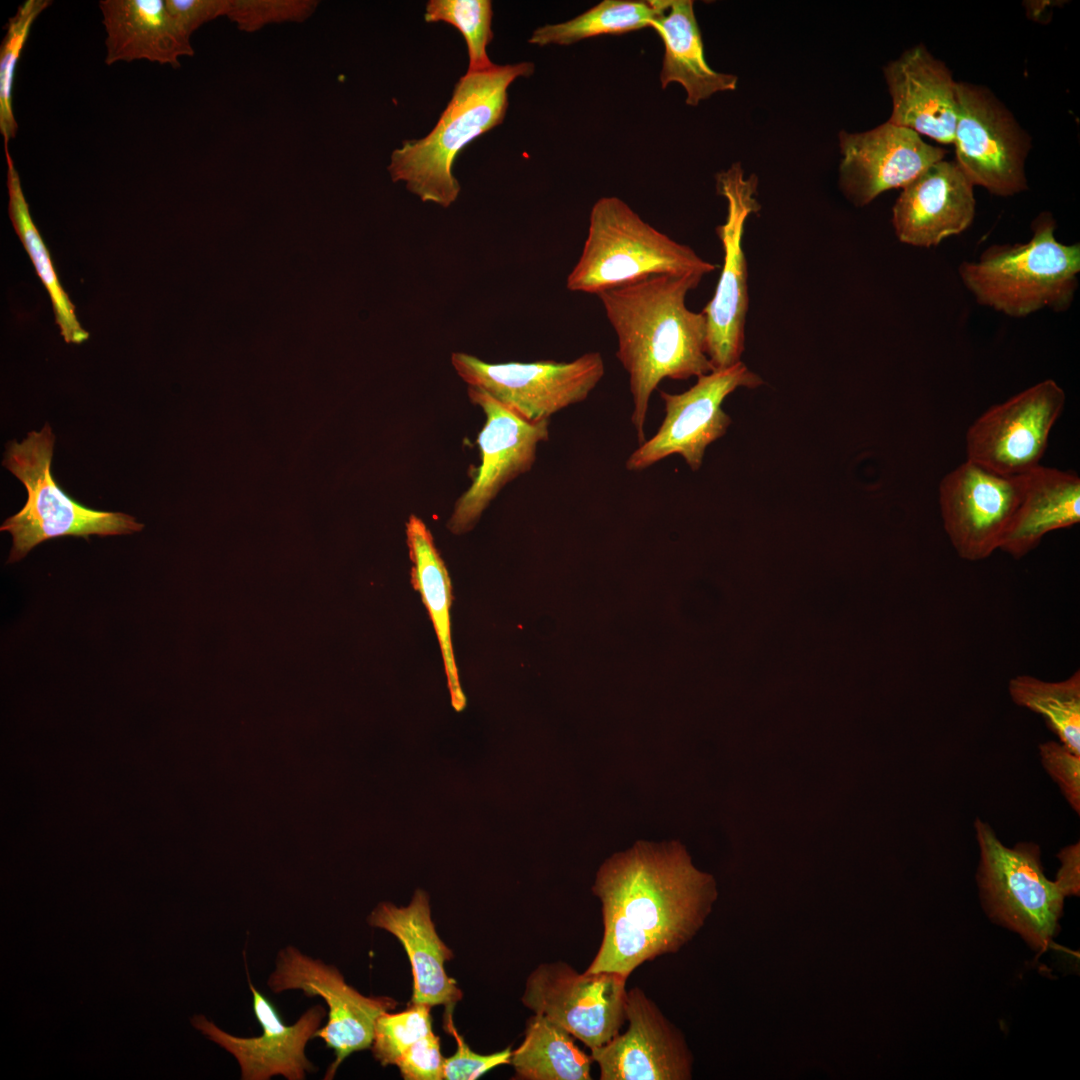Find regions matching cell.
Returning a JSON list of instances; mask_svg holds the SVG:
<instances>
[{"label":"cell","mask_w":1080,"mask_h":1080,"mask_svg":"<svg viewBox=\"0 0 1080 1080\" xmlns=\"http://www.w3.org/2000/svg\"><path fill=\"white\" fill-rule=\"evenodd\" d=\"M453 1008L446 1007L444 1029L456 1040L457 1050L451 1057L444 1058L443 1079L473 1080L497 1066L510 1063L512 1053L510 1047L489 1055H481L472 1051L453 1023Z\"/></svg>","instance_id":"cell-35"},{"label":"cell","mask_w":1080,"mask_h":1080,"mask_svg":"<svg viewBox=\"0 0 1080 1080\" xmlns=\"http://www.w3.org/2000/svg\"><path fill=\"white\" fill-rule=\"evenodd\" d=\"M468 397L486 421L477 438L481 463L447 522L456 535L471 530L499 491L531 469L539 443L549 437V420L527 421L479 388L468 387Z\"/></svg>","instance_id":"cell-16"},{"label":"cell","mask_w":1080,"mask_h":1080,"mask_svg":"<svg viewBox=\"0 0 1080 1080\" xmlns=\"http://www.w3.org/2000/svg\"><path fill=\"white\" fill-rule=\"evenodd\" d=\"M1012 701L1041 715L1065 747L1080 755V672L1050 682L1019 675L1008 684Z\"/></svg>","instance_id":"cell-30"},{"label":"cell","mask_w":1080,"mask_h":1080,"mask_svg":"<svg viewBox=\"0 0 1080 1080\" xmlns=\"http://www.w3.org/2000/svg\"><path fill=\"white\" fill-rule=\"evenodd\" d=\"M615 972L579 973L558 961L538 965L521 1001L568 1031L590 1050L612 1040L626 1022V982Z\"/></svg>","instance_id":"cell-11"},{"label":"cell","mask_w":1080,"mask_h":1080,"mask_svg":"<svg viewBox=\"0 0 1080 1080\" xmlns=\"http://www.w3.org/2000/svg\"><path fill=\"white\" fill-rule=\"evenodd\" d=\"M956 162L973 185L1008 197L1028 189V134L987 88L956 82Z\"/></svg>","instance_id":"cell-10"},{"label":"cell","mask_w":1080,"mask_h":1080,"mask_svg":"<svg viewBox=\"0 0 1080 1080\" xmlns=\"http://www.w3.org/2000/svg\"><path fill=\"white\" fill-rule=\"evenodd\" d=\"M532 62L495 65L467 73L454 86L452 97L432 131L424 138L405 140L390 158L394 182L423 202L444 208L458 198L460 184L452 173L459 152L477 137L500 125L508 108V88L519 77H530Z\"/></svg>","instance_id":"cell-3"},{"label":"cell","mask_w":1080,"mask_h":1080,"mask_svg":"<svg viewBox=\"0 0 1080 1080\" xmlns=\"http://www.w3.org/2000/svg\"><path fill=\"white\" fill-rule=\"evenodd\" d=\"M443 1064L440 1038L431 1032L411 1045L396 1066L406 1080H441Z\"/></svg>","instance_id":"cell-37"},{"label":"cell","mask_w":1080,"mask_h":1080,"mask_svg":"<svg viewBox=\"0 0 1080 1080\" xmlns=\"http://www.w3.org/2000/svg\"><path fill=\"white\" fill-rule=\"evenodd\" d=\"M451 364L468 387L479 388L521 418L538 422L584 401L605 373L599 352H588L570 362L489 363L453 352Z\"/></svg>","instance_id":"cell-8"},{"label":"cell","mask_w":1080,"mask_h":1080,"mask_svg":"<svg viewBox=\"0 0 1080 1080\" xmlns=\"http://www.w3.org/2000/svg\"><path fill=\"white\" fill-rule=\"evenodd\" d=\"M105 28V63L148 60L180 66V58L193 55L190 38L170 17L165 0H101Z\"/></svg>","instance_id":"cell-23"},{"label":"cell","mask_w":1080,"mask_h":1080,"mask_svg":"<svg viewBox=\"0 0 1080 1080\" xmlns=\"http://www.w3.org/2000/svg\"><path fill=\"white\" fill-rule=\"evenodd\" d=\"M716 267L645 222L622 199L605 196L592 206L587 237L566 287L597 295L653 275L704 276Z\"/></svg>","instance_id":"cell-5"},{"label":"cell","mask_w":1080,"mask_h":1080,"mask_svg":"<svg viewBox=\"0 0 1080 1080\" xmlns=\"http://www.w3.org/2000/svg\"><path fill=\"white\" fill-rule=\"evenodd\" d=\"M1066 403L1052 379L1038 382L982 413L966 432L967 459L1018 476L1040 465Z\"/></svg>","instance_id":"cell-13"},{"label":"cell","mask_w":1080,"mask_h":1080,"mask_svg":"<svg viewBox=\"0 0 1080 1080\" xmlns=\"http://www.w3.org/2000/svg\"><path fill=\"white\" fill-rule=\"evenodd\" d=\"M492 17L490 0H430L424 14L428 23L445 22L461 32L468 49L467 73L487 71L496 65L487 54L493 39Z\"/></svg>","instance_id":"cell-31"},{"label":"cell","mask_w":1080,"mask_h":1080,"mask_svg":"<svg viewBox=\"0 0 1080 1080\" xmlns=\"http://www.w3.org/2000/svg\"><path fill=\"white\" fill-rule=\"evenodd\" d=\"M54 441L52 429L46 423L40 431L29 432L22 442L7 444L3 466L27 490L24 507L0 528L12 536L8 562L22 559L48 539L126 535L144 527L128 514L90 509L65 493L51 472Z\"/></svg>","instance_id":"cell-6"},{"label":"cell","mask_w":1080,"mask_h":1080,"mask_svg":"<svg viewBox=\"0 0 1080 1080\" xmlns=\"http://www.w3.org/2000/svg\"><path fill=\"white\" fill-rule=\"evenodd\" d=\"M763 384L743 362L697 377L688 390L673 394L660 391L665 416L653 437L645 440L626 461L629 471H641L678 454L692 471L703 462L707 447L725 435L731 418L723 411L725 398L740 387Z\"/></svg>","instance_id":"cell-12"},{"label":"cell","mask_w":1080,"mask_h":1080,"mask_svg":"<svg viewBox=\"0 0 1080 1080\" xmlns=\"http://www.w3.org/2000/svg\"><path fill=\"white\" fill-rule=\"evenodd\" d=\"M703 275H653L597 294L618 341L616 356L629 376L631 422L640 442L652 393L663 379L686 380L713 371L702 312L685 300Z\"/></svg>","instance_id":"cell-2"},{"label":"cell","mask_w":1080,"mask_h":1080,"mask_svg":"<svg viewBox=\"0 0 1080 1080\" xmlns=\"http://www.w3.org/2000/svg\"><path fill=\"white\" fill-rule=\"evenodd\" d=\"M248 983L254 1014L262 1029L260 1035H231L201 1014L190 1019L192 1026L235 1057L243 1080H268L277 1075L288 1080L305 1079L306 1073L315 1069L305 1055V1047L326 1016L324 1007L315 1005L294 1024L287 1025L273 1003L250 979Z\"/></svg>","instance_id":"cell-19"},{"label":"cell","mask_w":1080,"mask_h":1080,"mask_svg":"<svg viewBox=\"0 0 1080 1080\" xmlns=\"http://www.w3.org/2000/svg\"><path fill=\"white\" fill-rule=\"evenodd\" d=\"M1026 243L994 244L976 261H963L959 276L980 305L1014 318L1042 309L1068 310L1080 273V245L1056 239L1049 212L1032 222Z\"/></svg>","instance_id":"cell-4"},{"label":"cell","mask_w":1080,"mask_h":1080,"mask_svg":"<svg viewBox=\"0 0 1080 1080\" xmlns=\"http://www.w3.org/2000/svg\"><path fill=\"white\" fill-rule=\"evenodd\" d=\"M230 0H165L167 11L179 30L191 37L200 26L227 14Z\"/></svg>","instance_id":"cell-38"},{"label":"cell","mask_w":1080,"mask_h":1080,"mask_svg":"<svg viewBox=\"0 0 1080 1080\" xmlns=\"http://www.w3.org/2000/svg\"><path fill=\"white\" fill-rule=\"evenodd\" d=\"M883 72L892 99L888 122L953 144L957 100L949 68L919 44L889 62Z\"/></svg>","instance_id":"cell-21"},{"label":"cell","mask_w":1080,"mask_h":1080,"mask_svg":"<svg viewBox=\"0 0 1080 1080\" xmlns=\"http://www.w3.org/2000/svg\"><path fill=\"white\" fill-rule=\"evenodd\" d=\"M603 937L586 972L629 977L646 961L678 952L698 933L717 898L712 875L679 842H637L599 867L592 887Z\"/></svg>","instance_id":"cell-1"},{"label":"cell","mask_w":1080,"mask_h":1080,"mask_svg":"<svg viewBox=\"0 0 1080 1080\" xmlns=\"http://www.w3.org/2000/svg\"><path fill=\"white\" fill-rule=\"evenodd\" d=\"M659 8L656 0H603L577 17L536 28L528 42L538 46H567L607 34L650 27Z\"/></svg>","instance_id":"cell-29"},{"label":"cell","mask_w":1080,"mask_h":1080,"mask_svg":"<svg viewBox=\"0 0 1080 1080\" xmlns=\"http://www.w3.org/2000/svg\"><path fill=\"white\" fill-rule=\"evenodd\" d=\"M51 4L49 0H26L9 19L0 48V133L4 147L14 139L18 124L13 111L16 65L37 17Z\"/></svg>","instance_id":"cell-32"},{"label":"cell","mask_w":1080,"mask_h":1080,"mask_svg":"<svg viewBox=\"0 0 1080 1080\" xmlns=\"http://www.w3.org/2000/svg\"><path fill=\"white\" fill-rule=\"evenodd\" d=\"M980 860L977 880L990 917L1045 950L1059 930L1064 895L1043 872L1034 843L1005 846L992 827L974 822Z\"/></svg>","instance_id":"cell-7"},{"label":"cell","mask_w":1080,"mask_h":1080,"mask_svg":"<svg viewBox=\"0 0 1080 1080\" xmlns=\"http://www.w3.org/2000/svg\"><path fill=\"white\" fill-rule=\"evenodd\" d=\"M974 185L956 161L940 160L902 188L892 209L898 240L930 248L973 222Z\"/></svg>","instance_id":"cell-20"},{"label":"cell","mask_w":1080,"mask_h":1080,"mask_svg":"<svg viewBox=\"0 0 1080 1080\" xmlns=\"http://www.w3.org/2000/svg\"><path fill=\"white\" fill-rule=\"evenodd\" d=\"M1023 488V476L995 472L966 459L941 480L939 508L958 556L980 561L1000 548Z\"/></svg>","instance_id":"cell-15"},{"label":"cell","mask_w":1080,"mask_h":1080,"mask_svg":"<svg viewBox=\"0 0 1080 1080\" xmlns=\"http://www.w3.org/2000/svg\"><path fill=\"white\" fill-rule=\"evenodd\" d=\"M406 538L412 562L411 579L419 592L432 621L439 642L448 687L454 708L465 707V696L459 682L458 669L451 642V581L426 524L416 515L406 523Z\"/></svg>","instance_id":"cell-26"},{"label":"cell","mask_w":1080,"mask_h":1080,"mask_svg":"<svg viewBox=\"0 0 1080 1080\" xmlns=\"http://www.w3.org/2000/svg\"><path fill=\"white\" fill-rule=\"evenodd\" d=\"M428 1004L411 1003L399 1013L378 1017L371 1045L374 1058L382 1065H396L401 1055L415 1042L433 1032Z\"/></svg>","instance_id":"cell-33"},{"label":"cell","mask_w":1080,"mask_h":1080,"mask_svg":"<svg viewBox=\"0 0 1080 1080\" xmlns=\"http://www.w3.org/2000/svg\"><path fill=\"white\" fill-rule=\"evenodd\" d=\"M267 985L274 993L301 990L306 996L322 997L328 1006L325 1026L314 1037L333 1050L335 1060L325 1079H332L341 1063L352 1053L370 1048L376 1020L394 1010L397 1002L388 996L368 997L346 983L333 965L305 955L294 946L281 949Z\"/></svg>","instance_id":"cell-14"},{"label":"cell","mask_w":1080,"mask_h":1080,"mask_svg":"<svg viewBox=\"0 0 1080 1080\" xmlns=\"http://www.w3.org/2000/svg\"><path fill=\"white\" fill-rule=\"evenodd\" d=\"M314 1H239L230 0L226 14L238 28L254 31L281 21H302L315 10Z\"/></svg>","instance_id":"cell-34"},{"label":"cell","mask_w":1080,"mask_h":1080,"mask_svg":"<svg viewBox=\"0 0 1080 1080\" xmlns=\"http://www.w3.org/2000/svg\"><path fill=\"white\" fill-rule=\"evenodd\" d=\"M757 185V176L746 178L740 163L716 175L717 193L727 200L726 220L716 228L724 261L715 293L701 311L707 327V355L714 370L740 362L744 351L749 297L742 238L748 216L761 209Z\"/></svg>","instance_id":"cell-9"},{"label":"cell","mask_w":1080,"mask_h":1080,"mask_svg":"<svg viewBox=\"0 0 1080 1080\" xmlns=\"http://www.w3.org/2000/svg\"><path fill=\"white\" fill-rule=\"evenodd\" d=\"M839 146V185L858 207L885 191L904 188L946 154L915 131L888 121L865 132L841 131Z\"/></svg>","instance_id":"cell-18"},{"label":"cell","mask_w":1080,"mask_h":1080,"mask_svg":"<svg viewBox=\"0 0 1080 1080\" xmlns=\"http://www.w3.org/2000/svg\"><path fill=\"white\" fill-rule=\"evenodd\" d=\"M624 1033L591 1049L601 1080H689L693 1055L685 1037L639 987L627 990Z\"/></svg>","instance_id":"cell-17"},{"label":"cell","mask_w":1080,"mask_h":1080,"mask_svg":"<svg viewBox=\"0 0 1080 1080\" xmlns=\"http://www.w3.org/2000/svg\"><path fill=\"white\" fill-rule=\"evenodd\" d=\"M1060 867L1054 883L1066 896H1079L1080 892V843L1062 848L1058 855Z\"/></svg>","instance_id":"cell-39"},{"label":"cell","mask_w":1080,"mask_h":1080,"mask_svg":"<svg viewBox=\"0 0 1080 1080\" xmlns=\"http://www.w3.org/2000/svg\"><path fill=\"white\" fill-rule=\"evenodd\" d=\"M659 12L650 27L662 39L664 54L660 72L662 88L679 83L686 104L697 106L713 94L733 91L738 78L713 70L704 56L701 32L692 0H656Z\"/></svg>","instance_id":"cell-25"},{"label":"cell","mask_w":1080,"mask_h":1080,"mask_svg":"<svg viewBox=\"0 0 1080 1080\" xmlns=\"http://www.w3.org/2000/svg\"><path fill=\"white\" fill-rule=\"evenodd\" d=\"M8 148L4 147V151L7 164L8 211L12 225L50 295L61 335L67 343L81 344L89 338V333L79 323L75 307L58 279L49 251L33 222L19 173Z\"/></svg>","instance_id":"cell-28"},{"label":"cell","mask_w":1080,"mask_h":1080,"mask_svg":"<svg viewBox=\"0 0 1080 1080\" xmlns=\"http://www.w3.org/2000/svg\"><path fill=\"white\" fill-rule=\"evenodd\" d=\"M368 923L394 935L405 949L413 975L411 1003L454 1007L462 999L456 981L445 972L444 963L453 953L436 932L424 891L417 890L405 907L378 904Z\"/></svg>","instance_id":"cell-22"},{"label":"cell","mask_w":1080,"mask_h":1080,"mask_svg":"<svg viewBox=\"0 0 1080 1080\" xmlns=\"http://www.w3.org/2000/svg\"><path fill=\"white\" fill-rule=\"evenodd\" d=\"M1039 755L1044 769L1058 784L1072 809L1080 813V755L1062 743L1047 741L1039 745Z\"/></svg>","instance_id":"cell-36"},{"label":"cell","mask_w":1080,"mask_h":1080,"mask_svg":"<svg viewBox=\"0 0 1080 1080\" xmlns=\"http://www.w3.org/2000/svg\"><path fill=\"white\" fill-rule=\"evenodd\" d=\"M591 1055L575 1043L564 1028L534 1013L526 1021L524 1039L512 1050L510 1063L516 1079L591 1080Z\"/></svg>","instance_id":"cell-27"},{"label":"cell","mask_w":1080,"mask_h":1080,"mask_svg":"<svg viewBox=\"0 0 1080 1080\" xmlns=\"http://www.w3.org/2000/svg\"><path fill=\"white\" fill-rule=\"evenodd\" d=\"M1023 476L1021 497L1000 550L1019 559L1043 537L1080 521V478L1068 470L1038 465Z\"/></svg>","instance_id":"cell-24"}]
</instances>
